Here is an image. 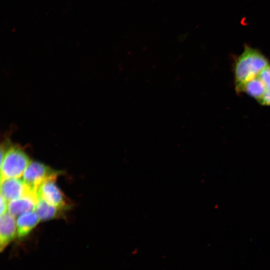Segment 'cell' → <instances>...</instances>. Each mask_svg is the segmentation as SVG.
Masks as SVG:
<instances>
[{
  "label": "cell",
  "mask_w": 270,
  "mask_h": 270,
  "mask_svg": "<svg viewBox=\"0 0 270 270\" xmlns=\"http://www.w3.org/2000/svg\"><path fill=\"white\" fill-rule=\"evenodd\" d=\"M40 220L34 211L24 213L16 220L17 237L20 240L26 237Z\"/></svg>",
  "instance_id": "obj_8"
},
{
  "label": "cell",
  "mask_w": 270,
  "mask_h": 270,
  "mask_svg": "<svg viewBox=\"0 0 270 270\" xmlns=\"http://www.w3.org/2000/svg\"><path fill=\"white\" fill-rule=\"evenodd\" d=\"M56 180H48L40 186L38 192V197L62 210H68L71 206L70 202L56 186Z\"/></svg>",
  "instance_id": "obj_4"
},
{
  "label": "cell",
  "mask_w": 270,
  "mask_h": 270,
  "mask_svg": "<svg viewBox=\"0 0 270 270\" xmlns=\"http://www.w3.org/2000/svg\"><path fill=\"white\" fill-rule=\"evenodd\" d=\"M27 154L20 148L10 147L5 153L0 164V180L6 178H18L30 163Z\"/></svg>",
  "instance_id": "obj_2"
},
{
  "label": "cell",
  "mask_w": 270,
  "mask_h": 270,
  "mask_svg": "<svg viewBox=\"0 0 270 270\" xmlns=\"http://www.w3.org/2000/svg\"><path fill=\"white\" fill-rule=\"evenodd\" d=\"M6 200L2 196H0V216L6 214L8 210V204Z\"/></svg>",
  "instance_id": "obj_13"
},
{
  "label": "cell",
  "mask_w": 270,
  "mask_h": 270,
  "mask_svg": "<svg viewBox=\"0 0 270 270\" xmlns=\"http://www.w3.org/2000/svg\"><path fill=\"white\" fill-rule=\"evenodd\" d=\"M262 82L266 91H270V64L264 68L258 76Z\"/></svg>",
  "instance_id": "obj_11"
},
{
  "label": "cell",
  "mask_w": 270,
  "mask_h": 270,
  "mask_svg": "<svg viewBox=\"0 0 270 270\" xmlns=\"http://www.w3.org/2000/svg\"><path fill=\"white\" fill-rule=\"evenodd\" d=\"M17 236L15 216L9 212L0 216V250L3 251Z\"/></svg>",
  "instance_id": "obj_6"
},
{
  "label": "cell",
  "mask_w": 270,
  "mask_h": 270,
  "mask_svg": "<svg viewBox=\"0 0 270 270\" xmlns=\"http://www.w3.org/2000/svg\"><path fill=\"white\" fill-rule=\"evenodd\" d=\"M60 172L52 170L44 164L30 162L23 174V180L32 190L38 192L40 186L46 180L56 178Z\"/></svg>",
  "instance_id": "obj_3"
},
{
  "label": "cell",
  "mask_w": 270,
  "mask_h": 270,
  "mask_svg": "<svg viewBox=\"0 0 270 270\" xmlns=\"http://www.w3.org/2000/svg\"><path fill=\"white\" fill-rule=\"evenodd\" d=\"M270 64L268 60L260 50L248 46H244L234 68L236 91L239 92L246 83L256 77Z\"/></svg>",
  "instance_id": "obj_1"
},
{
  "label": "cell",
  "mask_w": 270,
  "mask_h": 270,
  "mask_svg": "<svg viewBox=\"0 0 270 270\" xmlns=\"http://www.w3.org/2000/svg\"><path fill=\"white\" fill-rule=\"evenodd\" d=\"M266 90L264 84L257 76L246 83L239 92H244L258 102L264 95Z\"/></svg>",
  "instance_id": "obj_10"
},
{
  "label": "cell",
  "mask_w": 270,
  "mask_h": 270,
  "mask_svg": "<svg viewBox=\"0 0 270 270\" xmlns=\"http://www.w3.org/2000/svg\"><path fill=\"white\" fill-rule=\"evenodd\" d=\"M62 210L50 205L44 200L38 197L34 212L38 215L40 220H47L59 216Z\"/></svg>",
  "instance_id": "obj_9"
},
{
  "label": "cell",
  "mask_w": 270,
  "mask_h": 270,
  "mask_svg": "<svg viewBox=\"0 0 270 270\" xmlns=\"http://www.w3.org/2000/svg\"><path fill=\"white\" fill-rule=\"evenodd\" d=\"M36 192L32 190L19 178H6L0 180V196L7 202L19 198L29 193Z\"/></svg>",
  "instance_id": "obj_5"
},
{
  "label": "cell",
  "mask_w": 270,
  "mask_h": 270,
  "mask_svg": "<svg viewBox=\"0 0 270 270\" xmlns=\"http://www.w3.org/2000/svg\"><path fill=\"white\" fill-rule=\"evenodd\" d=\"M258 102L262 106H270V91H266L262 98Z\"/></svg>",
  "instance_id": "obj_12"
},
{
  "label": "cell",
  "mask_w": 270,
  "mask_h": 270,
  "mask_svg": "<svg viewBox=\"0 0 270 270\" xmlns=\"http://www.w3.org/2000/svg\"><path fill=\"white\" fill-rule=\"evenodd\" d=\"M38 200V193H29L19 198L9 202L8 210L14 216L34 211Z\"/></svg>",
  "instance_id": "obj_7"
}]
</instances>
